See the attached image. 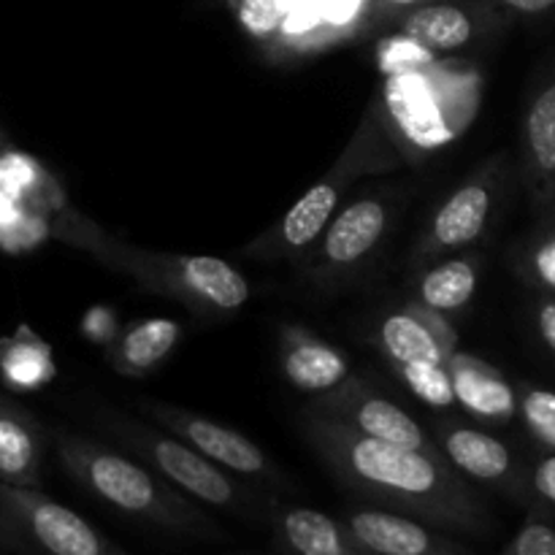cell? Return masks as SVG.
Listing matches in <instances>:
<instances>
[{
  "instance_id": "1",
  "label": "cell",
  "mask_w": 555,
  "mask_h": 555,
  "mask_svg": "<svg viewBox=\"0 0 555 555\" xmlns=\"http://www.w3.org/2000/svg\"><path fill=\"white\" fill-rule=\"evenodd\" d=\"M301 437L341 488L372 507L410 515L450 534H486L491 515L472 482L439 450L363 437L304 412Z\"/></svg>"
},
{
  "instance_id": "2",
  "label": "cell",
  "mask_w": 555,
  "mask_h": 555,
  "mask_svg": "<svg viewBox=\"0 0 555 555\" xmlns=\"http://www.w3.org/2000/svg\"><path fill=\"white\" fill-rule=\"evenodd\" d=\"M54 450L65 475L114 513L168 534L195 540L222 537L217 520L195 499L184 496L139 459H130L128 453H119L70 428L54 431Z\"/></svg>"
},
{
  "instance_id": "3",
  "label": "cell",
  "mask_w": 555,
  "mask_h": 555,
  "mask_svg": "<svg viewBox=\"0 0 555 555\" xmlns=\"http://www.w3.org/2000/svg\"><path fill=\"white\" fill-rule=\"evenodd\" d=\"M374 106L401 160L406 155L423 157L450 144L475 117L477 79L461 65L423 54V60L390 70L383 101H374Z\"/></svg>"
},
{
  "instance_id": "4",
  "label": "cell",
  "mask_w": 555,
  "mask_h": 555,
  "mask_svg": "<svg viewBox=\"0 0 555 555\" xmlns=\"http://www.w3.org/2000/svg\"><path fill=\"white\" fill-rule=\"evenodd\" d=\"M404 160L390 141L377 106L372 103L334 166L280 220L271 222L263 233L244 244L238 255L263 260V263H296L318 242L358 179L369 177V173L393 171Z\"/></svg>"
},
{
  "instance_id": "5",
  "label": "cell",
  "mask_w": 555,
  "mask_h": 555,
  "mask_svg": "<svg viewBox=\"0 0 555 555\" xmlns=\"http://www.w3.org/2000/svg\"><path fill=\"white\" fill-rule=\"evenodd\" d=\"M95 423L108 437L117 439L130 455H135L141 464L157 472L163 480L171 482L184 496L195 499L211 509L242 515V518H266V509L271 502L269 496H260L255 488L238 480L236 475L220 469L209 459L195 453L182 439L152 426L150 421H139V417L114 410V406H98Z\"/></svg>"
},
{
  "instance_id": "6",
  "label": "cell",
  "mask_w": 555,
  "mask_h": 555,
  "mask_svg": "<svg viewBox=\"0 0 555 555\" xmlns=\"http://www.w3.org/2000/svg\"><path fill=\"white\" fill-rule=\"evenodd\" d=\"M103 266L128 276L141 293L182 304L206 320L231 318L253 296L242 271L211 255L163 253L117 238Z\"/></svg>"
},
{
  "instance_id": "7",
  "label": "cell",
  "mask_w": 555,
  "mask_h": 555,
  "mask_svg": "<svg viewBox=\"0 0 555 555\" xmlns=\"http://www.w3.org/2000/svg\"><path fill=\"white\" fill-rule=\"evenodd\" d=\"M372 345L417 399L434 410H453L448 363L459 350V331L448 314L406 301L379 320Z\"/></svg>"
},
{
  "instance_id": "8",
  "label": "cell",
  "mask_w": 555,
  "mask_h": 555,
  "mask_svg": "<svg viewBox=\"0 0 555 555\" xmlns=\"http://www.w3.org/2000/svg\"><path fill=\"white\" fill-rule=\"evenodd\" d=\"M393 193L374 190L361 195L347 206H339L318 242L293 266L318 291H339L372 263L393 231Z\"/></svg>"
},
{
  "instance_id": "9",
  "label": "cell",
  "mask_w": 555,
  "mask_h": 555,
  "mask_svg": "<svg viewBox=\"0 0 555 555\" xmlns=\"http://www.w3.org/2000/svg\"><path fill=\"white\" fill-rule=\"evenodd\" d=\"M0 542L33 555H130L41 488L0 482Z\"/></svg>"
},
{
  "instance_id": "10",
  "label": "cell",
  "mask_w": 555,
  "mask_h": 555,
  "mask_svg": "<svg viewBox=\"0 0 555 555\" xmlns=\"http://www.w3.org/2000/svg\"><path fill=\"white\" fill-rule=\"evenodd\" d=\"M139 412L152 426L182 439L184 444H190L195 453L209 459L220 469L231 472L236 477H247V480L258 482V486L291 488V480L280 469V464L258 442L244 437L236 428L222 426V423L211 421V417L190 412L184 406L166 404V401H139Z\"/></svg>"
},
{
  "instance_id": "11",
  "label": "cell",
  "mask_w": 555,
  "mask_h": 555,
  "mask_svg": "<svg viewBox=\"0 0 555 555\" xmlns=\"http://www.w3.org/2000/svg\"><path fill=\"white\" fill-rule=\"evenodd\" d=\"M496 201V168H482L464 179L442 204L434 209L421 236L410 249L412 269L434 263L439 258L466 249L486 233Z\"/></svg>"
},
{
  "instance_id": "12",
  "label": "cell",
  "mask_w": 555,
  "mask_h": 555,
  "mask_svg": "<svg viewBox=\"0 0 555 555\" xmlns=\"http://www.w3.org/2000/svg\"><path fill=\"white\" fill-rule=\"evenodd\" d=\"M304 412H312L323 421L339 423V426L363 434V437L385 439V442L406 444V448L417 450H437L426 428L410 412L401 410L396 401L379 396L356 374H350L345 383L336 385L328 393L309 399Z\"/></svg>"
},
{
  "instance_id": "13",
  "label": "cell",
  "mask_w": 555,
  "mask_h": 555,
  "mask_svg": "<svg viewBox=\"0 0 555 555\" xmlns=\"http://www.w3.org/2000/svg\"><path fill=\"white\" fill-rule=\"evenodd\" d=\"M341 520L372 555H477L450 531L372 504L347 509Z\"/></svg>"
},
{
  "instance_id": "14",
  "label": "cell",
  "mask_w": 555,
  "mask_h": 555,
  "mask_svg": "<svg viewBox=\"0 0 555 555\" xmlns=\"http://www.w3.org/2000/svg\"><path fill=\"white\" fill-rule=\"evenodd\" d=\"M276 547L285 555H372L341 518L271 499L266 509Z\"/></svg>"
},
{
  "instance_id": "15",
  "label": "cell",
  "mask_w": 555,
  "mask_h": 555,
  "mask_svg": "<svg viewBox=\"0 0 555 555\" xmlns=\"http://www.w3.org/2000/svg\"><path fill=\"white\" fill-rule=\"evenodd\" d=\"M434 444L466 480L496 488H513L518 482L513 453L493 434L461 421H439L434 428Z\"/></svg>"
},
{
  "instance_id": "16",
  "label": "cell",
  "mask_w": 555,
  "mask_h": 555,
  "mask_svg": "<svg viewBox=\"0 0 555 555\" xmlns=\"http://www.w3.org/2000/svg\"><path fill=\"white\" fill-rule=\"evenodd\" d=\"M280 361L293 388L309 399L328 393L352 374L345 352L298 323H285L280 328Z\"/></svg>"
},
{
  "instance_id": "17",
  "label": "cell",
  "mask_w": 555,
  "mask_h": 555,
  "mask_svg": "<svg viewBox=\"0 0 555 555\" xmlns=\"http://www.w3.org/2000/svg\"><path fill=\"white\" fill-rule=\"evenodd\" d=\"M49 431L33 412L0 396V482L41 488Z\"/></svg>"
},
{
  "instance_id": "18",
  "label": "cell",
  "mask_w": 555,
  "mask_h": 555,
  "mask_svg": "<svg viewBox=\"0 0 555 555\" xmlns=\"http://www.w3.org/2000/svg\"><path fill=\"white\" fill-rule=\"evenodd\" d=\"M399 38L431 54H448L475 41L482 30V16L461 3L412 5L396 20Z\"/></svg>"
},
{
  "instance_id": "19",
  "label": "cell",
  "mask_w": 555,
  "mask_h": 555,
  "mask_svg": "<svg viewBox=\"0 0 555 555\" xmlns=\"http://www.w3.org/2000/svg\"><path fill=\"white\" fill-rule=\"evenodd\" d=\"M455 404L482 421H509L518 412V396L496 366L469 352L455 350L448 363Z\"/></svg>"
},
{
  "instance_id": "20",
  "label": "cell",
  "mask_w": 555,
  "mask_h": 555,
  "mask_svg": "<svg viewBox=\"0 0 555 555\" xmlns=\"http://www.w3.org/2000/svg\"><path fill=\"white\" fill-rule=\"evenodd\" d=\"M182 336V325L166 318H150L130 325L108 347V363L117 374L125 377H146L155 372L168 352L177 347Z\"/></svg>"
},
{
  "instance_id": "21",
  "label": "cell",
  "mask_w": 555,
  "mask_h": 555,
  "mask_svg": "<svg viewBox=\"0 0 555 555\" xmlns=\"http://www.w3.org/2000/svg\"><path fill=\"white\" fill-rule=\"evenodd\" d=\"M477 282H480V263L477 258H439L423 266L417 276V298L423 307L439 314H453L464 309L475 298Z\"/></svg>"
},
{
  "instance_id": "22",
  "label": "cell",
  "mask_w": 555,
  "mask_h": 555,
  "mask_svg": "<svg viewBox=\"0 0 555 555\" xmlns=\"http://www.w3.org/2000/svg\"><path fill=\"white\" fill-rule=\"evenodd\" d=\"M526 150L537 179L555 177V81L534 98L526 117Z\"/></svg>"
},
{
  "instance_id": "23",
  "label": "cell",
  "mask_w": 555,
  "mask_h": 555,
  "mask_svg": "<svg viewBox=\"0 0 555 555\" xmlns=\"http://www.w3.org/2000/svg\"><path fill=\"white\" fill-rule=\"evenodd\" d=\"M518 412L524 415L529 431L545 448L555 450V393L542 388H529L518 399Z\"/></svg>"
},
{
  "instance_id": "24",
  "label": "cell",
  "mask_w": 555,
  "mask_h": 555,
  "mask_svg": "<svg viewBox=\"0 0 555 555\" xmlns=\"http://www.w3.org/2000/svg\"><path fill=\"white\" fill-rule=\"evenodd\" d=\"M499 555H555V529L545 520H526L524 529Z\"/></svg>"
},
{
  "instance_id": "25",
  "label": "cell",
  "mask_w": 555,
  "mask_h": 555,
  "mask_svg": "<svg viewBox=\"0 0 555 555\" xmlns=\"http://www.w3.org/2000/svg\"><path fill=\"white\" fill-rule=\"evenodd\" d=\"M428 3V0H369V25L383 27L390 25V22L399 20L404 11H410L412 5Z\"/></svg>"
},
{
  "instance_id": "26",
  "label": "cell",
  "mask_w": 555,
  "mask_h": 555,
  "mask_svg": "<svg viewBox=\"0 0 555 555\" xmlns=\"http://www.w3.org/2000/svg\"><path fill=\"white\" fill-rule=\"evenodd\" d=\"M531 491H534L537 499L555 507V455L542 459L537 469L531 472Z\"/></svg>"
},
{
  "instance_id": "27",
  "label": "cell",
  "mask_w": 555,
  "mask_h": 555,
  "mask_svg": "<svg viewBox=\"0 0 555 555\" xmlns=\"http://www.w3.org/2000/svg\"><path fill=\"white\" fill-rule=\"evenodd\" d=\"M534 269L540 280L555 291V238H547V242L540 244V249L534 253Z\"/></svg>"
},
{
  "instance_id": "28",
  "label": "cell",
  "mask_w": 555,
  "mask_h": 555,
  "mask_svg": "<svg viewBox=\"0 0 555 555\" xmlns=\"http://www.w3.org/2000/svg\"><path fill=\"white\" fill-rule=\"evenodd\" d=\"M493 3L513 11V14H524V16L547 14V11L555 9V0H493Z\"/></svg>"
},
{
  "instance_id": "29",
  "label": "cell",
  "mask_w": 555,
  "mask_h": 555,
  "mask_svg": "<svg viewBox=\"0 0 555 555\" xmlns=\"http://www.w3.org/2000/svg\"><path fill=\"white\" fill-rule=\"evenodd\" d=\"M540 331H542V339H545L547 347H551V350L555 352V301L542 304Z\"/></svg>"
},
{
  "instance_id": "30",
  "label": "cell",
  "mask_w": 555,
  "mask_h": 555,
  "mask_svg": "<svg viewBox=\"0 0 555 555\" xmlns=\"http://www.w3.org/2000/svg\"><path fill=\"white\" fill-rule=\"evenodd\" d=\"M9 146H11V139H9V135H5V130L0 128V152H5V150H9Z\"/></svg>"
},
{
  "instance_id": "31",
  "label": "cell",
  "mask_w": 555,
  "mask_h": 555,
  "mask_svg": "<svg viewBox=\"0 0 555 555\" xmlns=\"http://www.w3.org/2000/svg\"><path fill=\"white\" fill-rule=\"evenodd\" d=\"M22 555H33V553H22Z\"/></svg>"
}]
</instances>
